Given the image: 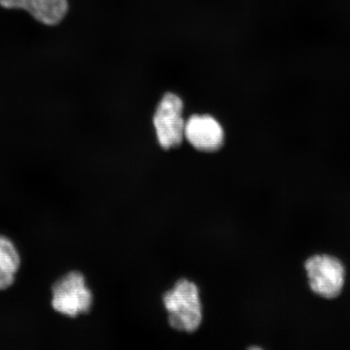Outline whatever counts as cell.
I'll list each match as a JSON object with an SVG mask.
<instances>
[{
	"label": "cell",
	"instance_id": "obj_1",
	"mask_svg": "<svg viewBox=\"0 0 350 350\" xmlns=\"http://www.w3.org/2000/svg\"><path fill=\"white\" fill-rule=\"evenodd\" d=\"M169 323L174 329L192 332L202 321V306L196 284L181 279L163 297Z\"/></svg>",
	"mask_w": 350,
	"mask_h": 350
},
{
	"label": "cell",
	"instance_id": "obj_5",
	"mask_svg": "<svg viewBox=\"0 0 350 350\" xmlns=\"http://www.w3.org/2000/svg\"><path fill=\"white\" fill-rule=\"evenodd\" d=\"M185 137L196 150L205 152L216 151L224 142L221 124L209 116H192L186 122Z\"/></svg>",
	"mask_w": 350,
	"mask_h": 350
},
{
	"label": "cell",
	"instance_id": "obj_2",
	"mask_svg": "<svg viewBox=\"0 0 350 350\" xmlns=\"http://www.w3.org/2000/svg\"><path fill=\"white\" fill-rule=\"evenodd\" d=\"M52 306L61 314L70 317L90 312L93 295L86 286L84 275L72 272L57 281L52 288Z\"/></svg>",
	"mask_w": 350,
	"mask_h": 350
},
{
	"label": "cell",
	"instance_id": "obj_4",
	"mask_svg": "<svg viewBox=\"0 0 350 350\" xmlns=\"http://www.w3.org/2000/svg\"><path fill=\"white\" fill-rule=\"evenodd\" d=\"M309 284L312 290L326 299L340 295L345 282L342 264L329 256H314L306 262Z\"/></svg>",
	"mask_w": 350,
	"mask_h": 350
},
{
	"label": "cell",
	"instance_id": "obj_3",
	"mask_svg": "<svg viewBox=\"0 0 350 350\" xmlns=\"http://www.w3.org/2000/svg\"><path fill=\"white\" fill-rule=\"evenodd\" d=\"M183 111L182 100L172 93L166 94L157 108L153 124L160 146L165 150L180 146L185 137Z\"/></svg>",
	"mask_w": 350,
	"mask_h": 350
},
{
	"label": "cell",
	"instance_id": "obj_7",
	"mask_svg": "<svg viewBox=\"0 0 350 350\" xmlns=\"http://www.w3.org/2000/svg\"><path fill=\"white\" fill-rule=\"evenodd\" d=\"M20 256L10 239L0 236V269L15 274L19 269Z\"/></svg>",
	"mask_w": 350,
	"mask_h": 350
},
{
	"label": "cell",
	"instance_id": "obj_8",
	"mask_svg": "<svg viewBox=\"0 0 350 350\" xmlns=\"http://www.w3.org/2000/svg\"><path fill=\"white\" fill-rule=\"evenodd\" d=\"M15 274L0 269V290H6L14 282Z\"/></svg>",
	"mask_w": 350,
	"mask_h": 350
},
{
	"label": "cell",
	"instance_id": "obj_6",
	"mask_svg": "<svg viewBox=\"0 0 350 350\" xmlns=\"http://www.w3.org/2000/svg\"><path fill=\"white\" fill-rule=\"evenodd\" d=\"M8 10H23L44 25L59 24L68 11V0H0Z\"/></svg>",
	"mask_w": 350,
	"mask_h": 350
}]
</instances>
